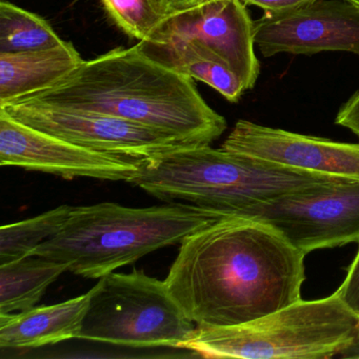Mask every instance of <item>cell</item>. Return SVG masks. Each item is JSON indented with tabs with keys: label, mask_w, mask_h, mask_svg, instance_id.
<instances>
[{
	"label": "cell",
	"mask_w": 359,
	"mask_h": 359,
	"mask_svg": "<svg viewBox=\"0 0 359 359\" xmlns=\"http://www.w3.org/2000/svg\"><path fill=\"white\" fill-rule=\"evenodd\" d=\"M62 41L45 18L6 0L0 1V53L49 49Z\"/></svg>",
	"instance_id": "obj_17"
},
{
	"label": "cell",
	"mask_w": 359,
	"mask_h": 359,
	"mask_svg": "<svg viewBox=\"0 0 359 359\" xmlns=\"http://www.w3.org/2000/svg\"><path fill=\"white\" fill-rule=\"evenodd\" d=\"M237 217L268 224L306 255L359 243V180L287 193L255 203Z\"/></svg>",
	"instance_id": "obj_7"
},
{
	"label": "cell",
	"mask_w": 359,
	"mask_h": 359,
	"mask_svg": "<svg viewBox=\"0 0 359 359\" xmlns=\"http://www.w3.org/2000/svg\"><path fill=\"white\" fill-rule=\"evenodd\" d=\"M241 3L248 6H256L264 10L266 14H283L299 9L316 0H241Z\"/></svg>",
	"instance_id": "obj_21"
},
{
	"label": "cell",
	"mask_w": 359,
	"mask_h": 359,
	"mask_svg": "<svg viewBox=\"0 0 359 359\" xmlns=\"http://www.w3.org/2000/svg\"><path fill=\"white\" fill-rule=\"evenodd\" d=\"M137 159L98 152L18 123L0 110V165L43 172L65 180L93 178L129 182Z\"/></svg>",
	"instance_id": "obj_9"
},
{
	"label": "cell",
	"mask_w": 359,
	"mask_h": 359,
	"mask_svg": "<svg viewBox=\"0 0 359 359\" xmlns=\"http://www.w3.org/2000/svg\"><path fill=\"white\" fill-rule=\"evenodd\" d=\"M222 148L292 169L359 180V144L302 135L241 119Z\"/></svg>",
	"instance_id": "obj_12"
},
{
	"label": "cell",
	"mask_w": 359,
	"mask_h": 359,
	"mask_svg": "<svg viewBox=\"0 0 359 359\" xmlns=\"http://www.w3.org/2000/svg\"><path fill=\"white\" fill-rule=\"evenodd\" d=\"M335 123L359 136V90L339 109Z\"/></svg>",
	"instance_id": "obj_22"
},
{
	"label": "cell",
	"mask_w": 359,
	"mask_h": 359,
	"mask_svg": "<svg viewBox=\"0 0 359 359\" xmlns=\"http://www.w3.org/2000/svg\"><path fill=\"white\" fill-rule=\"evenodd\" d=\"M69 271L68 266L30 255L0 266V314L34 308L48 287Z\"/></svg>",
	"instance_id": "obj_16"
},
{
	"label": "cell",
	"mask_w": 359,
	"mask_h": 359,
	"mask_svg": "<svg viewBox=\"0 0 359 359\" xmlns=\"http://www.w3.org/2000/svg\"><path fill=\"white\" fill-rule=\"evenodd\" d=\"M136 46L151 60L180 74L203 81L228 102H238L245 92L241 79L222 58L192 41L149 39L140 41Z\"/></svg>",
	"instance_id": "obj_15"
},
{
	"label": "cell",
	"mask_w": 359,
	"mask_h": 359,
	"mask_svg": "<svg viewBox=\"0 0 359 359\" xmlns=\"http://www.w3.org/2000/svg\"><path fill=\"white\" fill-rule=\"evenodd\" d=\"M336 294L342 304L359 319V249Z\"/></svg>",
	"instance_id": "obj_20"
},
{
	"label": "cell",
	"mask_w": 359,
	"mask_h": 359,
	"mask_svg": "<svg viewBox=\"0 0 359 359\" xmlns=\"http://www.w3.org/2000/svg\"><path fill=\"white\" fill-rule=\"evenodd\" d=\"M184 348L205 358H354L359 319L337 294L300 299L276 312L233 327H198Z\"/></svg>",
	"instance_id": "obj_5"
},
{
	"label": "cell",
	"mask_w": 359,
	"mask_h": 359,
	"mask_svg": "<svg viewBox=\"0 0 359 359\" xmlns=\"http://www.w3.org/2000/svg\"><path fill=\"white\" fill-rule=\"evenodd\" d=\"M348 3L352 4V5L356 6L359 8V0H346Z\"/></svg>",
	"instance_id": "obj_24"
},
{
	"label": "cell",
	"mask_w": 359,
	"mask_h": 359,
	"mask_svg": "<svg viewBox=\"0 0 359 359\" xmlns=\"http://www.w3.org/2000/svg\"><path fill=\"white\" fill-rule=\"evenodd\" d=\"M0 110L18 123L83 148L137 161L191 147L165 132L95 111L25 100Z\"/></svg>",
	"instance_id": "obj_8"
},
{
	"label": "cell",
	"mask_w": 359,
	"mask_h": 359,
	"mask_svg": "<svg viewBox=\"0 0 359 359\" xmlns=\"http://www.w3.org/2000/svg\"><path fill=\"white\" fill-rule=\"evenodd\" d=\"M205 0H167L171 8L172 12L184 11V10L190 9L198 4L203 3Z\"/></svg>",
	"instance_id": "obj_23"
},
{
	"label": "cell",
	"mask_w": 359,
	"mask_h": 359,
	"mask_svg": "<svg viewBox=\"0 0 359 359\" xmlns=\"http://www.w3.org/2000/svg\"><path fill=\"white\" fill-rule=\"evenodd\" d=\"M72 208L60 205L41 215L4 224L0 229V266L33 255L39 245L57 234Z\"/></svg>",
	"instance_id": "obj_18"
},
{
	"label": "cell",
	"mask_w": 359,
	"mask_h": 359,
	"mask_svg": "<svg viewBox=\"0 0 359 359\" xmlns=\"http://www.w3.org/2000/svg\"><path fill=\"white\" fill-rule=\"evenodd\" d=\"M83 62L67 41L49 49L0 53V108L54 87Z\"/></svg>",
	"instance_id": "obj_14"
},
{
	"label": "cell",
	"mask_w": 359,
	"mask_h": 359,
	"mask_svg": "<svg viewBox=\"0 0 359 359\" xmlns=\"http://www.w3.org/2000/svg\"><path fill=\"white\" fill-rule=\"evenodd\" d=\"M354 358H359V352L357 353L356 355H355Z\"/></svg>",
	"instance_id": "obj_25"
},
{
	"label": "cell",
	"mask_w": 359,
	"mask_h": 359,
	"mask_svg": "<svg viewBox=\"0 0 359 359\" xmlns=\"http://www.w3.org/2000/svg\"><path fill=\"white\" fill-rule=\"evenodd\" d=\"M149 39L192 41L205 48L226 62L245 91L254 88L259 76L254 22L241 0H205L174 12Z\"/></svg>",
	"instance_id": "obj_10"
},
{
	"label": "cell",
	"mask_w": 359,
	"mask_h": 359,
	"mask_svg": "<svg viewBox=\"0 0 359 359\" xmlns=\"http://www.w3.org/2000/svg\"><path fill=\"white\" fill-rule=\"evenodd\" d=\"M218 219L214 212L184 203L148 208L116 203L79 205L33 255L66 264L79 276L102 278L152 252L182 243Z\"/></svg>",
	"instance_id": "obj_4"
},
{
	"label": "cell",
	"mask_w": 359,
	"mask_h": 359,
	"mask_svg": "<svg viewBox=\"0 0 359 359\" xmlns=\"http://www.w3.org/2000/svg\"><path fill=\"white\" fill-rule=\"evenodd\" d=\"M346 180L302 170L211 146L177 149L140 161L130 184L168 203L184 201L219 217H237L260 201ZM352 180V178H351Z\"/></svg>",
	"instance_id": "obj_3"
},
{
	"label": "cell",
	"mask_w": 359,
	"mask_h": 359,
	"mask_svg": "<svg viewBox=\"0 0 359 359\" xmlns=\"http://www.w3.org/2000/svg\"><path fill=\"white\" fill-rule=\"evenodd\" d=\"M22 100L121 117L189 146H210L226 130L194 79L151 60L137 46L85 60L57 85Z\"/></svg>",
	"instance_id": "obj_2"
},
{
	"label": "cell",
	"mask_w": 359,
	"mask_h": 359,
	"mask_svg": "<svg viewBox=\"0 0 359 359\" xmlns=\"http://www.w3.org/2000/svg\"><path fill=\"white\" fill-rule=\"evenodd\" d=\"M304 256L268 224L222 217L180 243L165 283L198 327H233L302 299Z\"/></svg>",
	"instance_id": "obj_1"
},
{
	"label": "cell",
	"mask_w": 359,
	"mask_h": 359,
	"mask_svg": "<svg viewBox=\"0 0 359 359\" xmlns=\"http://www.w3.org/2000/svg\"><path fill=\"white\" fill-rule=\"evenodd\" d=\"M91 294L90 290L60 304L34 306L15 314H0V346L39 348L79 339Z\"/></svg>",
	"instance_id": "obj_13"
},
{
	"label": "cell",
	"mask_w": 359,
	"mask_h": 359,
	"mask_svg": "<svg viewBox=\"0 0 359 359\" xmlns=\"http://www.w3.org/2000/svg\"><path fill=\"white\" fill-rule=\"evenodd\" d=\"M254 41L264 57L348 52L359 56V8L346 0H316L254 22Z\"/></svg>",
	"instance_id": "obj_11"
},
{
	"label": "cell",
	"mask_w": 359,
	"mask_h": 359,
	"mask_svg": "<svg viewBox=\"0 0 359 359\" xmlns=\"http://www.w3.org/2000/svg\"><path fill=\"white\" fill-rule=\"evenodd\" d=\"M111 20L138 41L150 39L171 15L167 0H100Z\"/></svg>",
	"instance_id": "obj_19"
},
{
	"label": "cell",
	"mask_w": 359,
	"mask_h": 359,
	"mask_svg": "<svg viewBox=\"0 0 359 359\" xmlns=\"http://www.w3.org/2000/svg\"><path fill=\"white\" fill-rule=\"evenodd\" d=\"M79 339L131 348H184L197 325L159 280L142 270L111 273L91 289Z\"/></svg>",
	"instance_id": "obj_6"
}]
</instances>
